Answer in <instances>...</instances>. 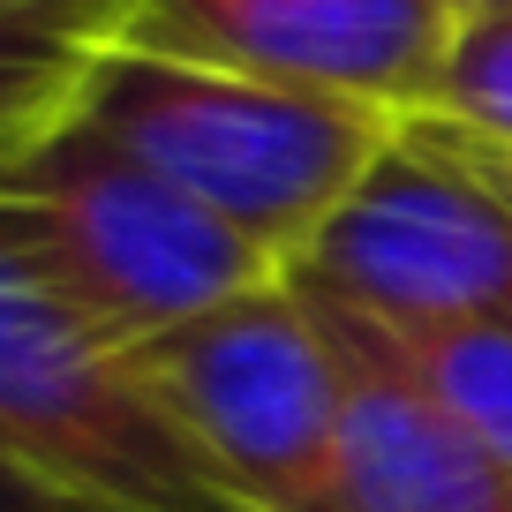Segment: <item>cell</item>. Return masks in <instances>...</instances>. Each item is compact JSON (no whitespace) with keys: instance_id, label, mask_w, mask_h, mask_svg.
Masks as SVG:
<instances>
[{"instance_id":"obj_11","label":"cell","mask_w":512,"mask_h":512,"mask_svg":"<svg viewBox=\"0 0 512 512\" xmlns=\"http://www.w3.org/2000/svg\"><path fill=\"white\" fill-rule=\"evenodd\" d=\"M0 512H83V505H68L61 490H46V482H31L23 467L0 460Z\"/></svg>"},{"instance_id":"obj_6","label":"cell","mask_w":512,"mask_h":512,"mask_svg":"<svg viewBox=\"0 0 512 512\" xmlns=\"http://www.w3.org/2000/svg\"><path fill=\"white\" fill-rule=\"evenodd\" d=\"M121 46L407 121L437 91L452 16L437 0H128Z\"/></svg>"},{"instance_id":"obj_1","label":"cell","mask_w":512,"mask_h":512,"mask_svg":"<svg viewBox=\"0 0 512 512\" xmlns=\"http://www.w3.org/2000/svg\"><path fill=\"white\" fill-rule=\"evenodd\" d=\"M76 113L279 264L309 249L400 128L384 106L166 61L121 38L98 53Z\"/></svg>"},{"instance_id":"obj_3","label":"cell","mask_w":512,"mask_h":512,"mask_svg":"<svg viewBox=\"0 0 512 512\" xmlns=\"http://www.w3.org/2000/svg\"><path fill=\"white\" fill-rule=\"evenodd\" d=\"M0 460L83 512H249L121 347L0 234Z\"/></svg>"},{"instance_id":"obj_12","label":"cell","mask_w":512,"mask_h":512,"mask_svg":"<svg viewBox=\"0 0 512 512\" xmlns=\"http://www.w3.org/2000/svg\"><path fill=\"white\" fill-rule=\"evenodd\" d=\"M452 23H467V16H512V0H437Z\"/></svg>"},{"instance_id":"obj_10","label":"cell","mask_w":512,"mask_h":512,"mask_svg":"<svg viewBox=\"0 0 512 512\" xmlns=\"http://www.w3.org/2000/svg\"><path fill=\"white\" fill-rule=\"evenodd\" d=\"M422 113L475 136V144H490L497 159H512V16L452 23L445 68H437V91Z\"/></svg>"},{"instance_id":"obj_5","label":"cell","mask_w":512,"mask_h":512,"mask_svg":"<svg viewBox=\"0 0 512 512\" xmlns=\"http://www.w3.org/2000/svg\"><path fill=\"white\" fill-rule=\"evenodd\" d=\"M136 354L249 512H339L347 369L287 272Z\"/></svg>"},{"instance_id":"obj_7","label":"cell","mask_w":512,"mask_h":512,"mask_svg":"<svg viewBox=\"0 0 512 512\" xmlns=\"http://www.w3.org/2000/svg\"><path fill=\"white\" fill-rule=\"evenodd\" d=\"M317 317H324V332H332V347H339V369H347L339 512H512V467L490 460V452L392 362L384 339H369L362 324L332 317V309H317Z\"/></svg>"},{"instance_id":"obj_13","label":"cell","mask_w":512,"mask_h":512,"mask_svg":"<svg viewBox=\"0 0 512 512\" xmlns=\"http://www.w3.org/2000/svg\"><path fill=\"white\" fill-rule=\"evenodd\" d=\"M0 8H23V0H0Z\"/></svg>"},{"instance_id":"obj_8","label":"cell","mask_w":512,"mask_h":512,"mask_svg":"<svg viewBox=\"0 0 512 512\" xmlns=\"http://www.w3.org/2000/svg\"><path fill=\"white\" fill-rule=\"evenodd\" d=\"M128 0H23L0 8V159L68 121L98 53L121 38Z\"/></svg>"},{"instance_id":"obj_9","label":"cell","mask_w":512,"mask_h":512,"mask_svg":"<svg viewBox=\"0 0 512 512\" xmlns=\"http://www.w3.org/2000/svg\"><path fill=\"white\" fill-rule=\"evenodd\" d=\"M369 339H384L392 362H400L490 460L512 467V324H445V332H369Z\"/></svg>"},{"instance_id":"obj_2","label":"cell","mask_w":512,"mask_h":512,"mask_svg":"<svg viewBox=\"0 0 512 512\" xmlns=\"http://www.w3.org/2000/svg\"><path fill=\"white\" fill-rule=\"evenodd\" d=\"M0 234L121 347H151L287 272L83 113L0 159Z\"/></svg>"},{"instance_id":"obj_4","label":"cell","mask_w":512,"mask_h":512,"mask_svg":"<svg viewBox=\"0 0 512 512\" xmlns=\"http://www.w3.org/2000/svg\"><path fill=\"white\" fill-rule=\"evenodd\" d=\"M287 279L369 332L512 324V159L407 113Z\"/></svg>"}]
</instances>
